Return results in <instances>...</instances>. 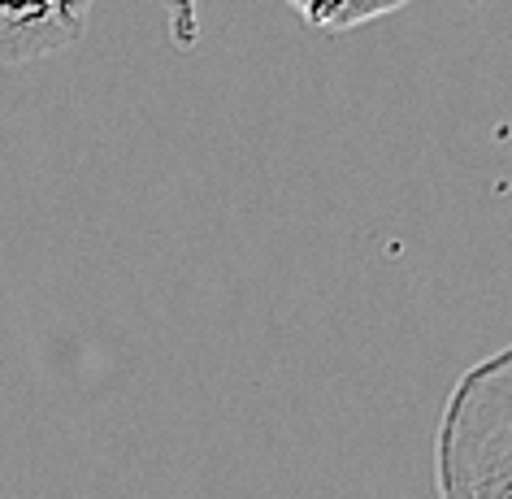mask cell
Listing matches in <instances>:
<instances>
[{
    "mask_svg": "<svg viewBox=\"0 0 512 499\" xmlns=\"http://www.w3.org/2000/svg\"><path fill=\"white\" fill-rule=\"evenodd\" d=\"M439 499H512V343L469 365L434 430Z\"/></svg>",
    "mask_w": 512,
    "mask_h": 499,
    "instance_id": "obj_1",
    "label": "cell"
},
{
    "mask_svg": "<svg viewBox=\"0 0 512 499\" xmlns=\"http://www.w3.org/2000/svg\"><path fill=\"white\" fill-rule=\"evenodd\" d=\"M96 0H0V66H27L83 44Z\"/></svg>",
    "mask_w": 512,
    "mask_h": 499,
    "instance_id": "obj_2",
    "label": "cell"
},
{
    "mask_svg": "<svg viewBox=\"0 0 512 499\" xmlns=\"http://www.w3.org/2000/svg\"><path fill=\"white\" fill-rule=\"evenodd\" d=\"M313 31H352L404 9L408 0H287Z\"/></svg>",
    "mask_w": 512,
    "mask_h": 499,
    "instance_id": "obj_3",
    "label": "cell"
}]
</instances>
